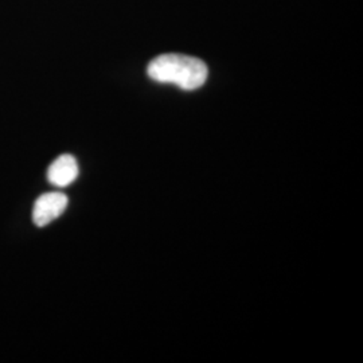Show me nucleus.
I'll use <instances>...</instances> for the list:
<instances>
[{
  "mask_svg": "<svg viewBox=\"0 0 363 363\" xmlns=\"http://www.w3.org/2000/svg\"><path fill=\"white\" fill-rule=\"evenodd\" d=\"M147 73L160 84H174L184 91H195L208 79V66L184 54H162L150 62Z\"/></svg>",
  "mask_w": 363,
  "mask_h": 363,
  "instance_id": "nucleus-1",
  "label": "nucleus"
},
{
  "mask_svg": "<svg viewBox=\"0 0 363 363\" xmlns=\"http://www.w3.org/2000/svg\"><path fill=\"white\" fill-rule=\"evenodd\" d=\"M67 196L62 193L40 195L33 208V220L37 226H46L57 220L67 208Z\"/></svg>",
  "mask_w": 363,
  "mask_h": 363,
  "instance_id": "nucleus-2",
  "label": "nucleus"
},
{
  "mask_svg": "<svg viewBox=\"0 0 363 363\" xmlns=\"http://www.w3.org/2000/svg\"><path fill=\"white\" fill-rule=\"evenodd\" d=\"M77 160L72 155H61L50 164L48 179L57 187H66L77 179Z\"/></svg>",
  "mask_w": 363,
  "mask_h": 363,
  "instance_id": "nucleus-3",
  "label": "nucleus"
}]
</instances>
